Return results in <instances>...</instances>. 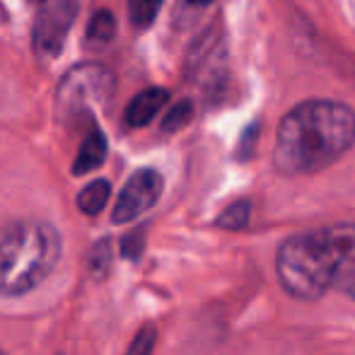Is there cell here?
<instances>
[{"instance_id": "cell-5", "label": "cell", "mask_w": 355, "mask_h": 355, "mask_svg": "<svg viewBox=\"0 0 355 355\" xmlns=\"http://www.w3.org/2000/svg\"><path fill=\"white\" fill-rule=\"evenodd\" d=\"M32 10V44L39 58L61 53L68 39L80 0H27Z\"/></svg>"}, {"instance_id": "cell-14", "label": "cell", "mask_w": 355, "mask_h": 355, "mask_svg": "<svg viewBox=\"0 0 355 355\" xmlns=\"http://www.w3.org/2000/svg\"><path fill=\"white\" fill-rule=\"evenodd\" d=\"M155 341H157V331H155L153 327H143L141 331L136 334L133 343L128 346L126 355H150L155 348Z\"/></svg>"}, {"instance_id": "cell-18", "label": "cell", "mask_w": 355, "mask_h": 355, "mask_svg": "<svg viewBox=\"0 0 355 355\" xmlns=\"http://www.w3.org/2000/svg\"><path fill=\"white\" fill-rule=\"evenodd\" d=\"M5 19H8V12H5V8H3V5H0V24H3Z\"/></svg>"}, {"instance_id": "cell-12", "label": "cell", "mask_w": 355, "mask_h": 355, "mask_svg": "<svg viewBox=\"0 0 355 355\" xmlns=\"http://www.w3.org/2000/svg\"><path fill=\"white\" fill-rule=\"evenodd\" d=\"M191 116H193V104L189 102V99H182V102L174 104V107L167 112V116L162 119V131L164 133L182 131V128L191 121Z\"/></svg>"}, {"instance_id": "cell-6", "label": "cell", "mask_w": 355, "mask_h": 355, "mask_svg": "<svg viewBox=\"0 0 355 355\" xmlns=\"http://www.w3.org/2000/svg\"><path fill=\"white\" fill-rule=\"evenodd\" d=\"M159 193H162V177L155 169H138L126 187L119 193V201L114 206L112 220L114 223H131V220L141 218L150 208L157 203Z\"/></svg>"}, {"instance_id": "cell-17", "label": "cell", "mask_w": 355, "mask_h": 355, "mask_svg": "<svg viewBox=\"0 0 355 355\" xmlns=\"http://www.w3.org/2000/svg\"><path fill=\"white\" fill-rule=\"evenodd\" d=\"M187 3H191V5H208V3H213V0H187Z\"/></svg>"}, {"instance_id": "cell-1", "label": "cell", "mask_w": 355, "mask_h": 355, "mask_svg": "<svg viewBox=\"0 0 355 355\" xmlns=\"http://www.w3.org/2000/svg\"><path fill=\"white\" fill-rule=\"evenodd\" d=\"M276 271L288 295L297 300H319L329 290L355 300V220L285 239Z\"/></svg>"}, {"instance_id": "cell-2", "label": "cell", "mask_w": 355, "mask_h": 355, "mask_svg": "<svg viewBox=\"0 0 355 355\" xmlns=\"http://www.w3.org/2000/svg\"><path fill=\"white\" fill-rule=\"evenodd\" d=\"M353 143V109L329 99H309L288 112L278 126L273 164L290 177L314 174L346 155Z\"/></svg>"}, {"instance_id": "cell-13", "label": "cell", "mask_w": 355, "mask_h": 355, "mask_svg": "<svg viewBox=\"0 0 355 355\" xmlns=\"http://www.w3.org/2000/svg\"><path fill=\"white\" fill-rule=\"evenodd\" d=\"M249 213H252V206L249 201H237L227 208L223 215L218 218V227L225 230H242L244 225L249 223Z\"/></svg>"}, {"instance_id": "cell-19", "label": "cell", "mask_w": 355, "mask_h": 355, "mask_svg": "<svg viewBox=\"0 0 355 355\" xmlns=\"http://www.w3.org/2000/svg\"><path fill=\"white\" fill-rule=\"evenodd\" d=\"M0 355H5V353H3V351H0Z\"/></svg>"}, {"instance_id": "cell-4", "label": "cell", "mask_w": 355, "mask_h": 355, "mask_svg": "<svg viewBox=\"0 0 355 355\" xmlns=\"http://www.w3.org/2000/svg\"><path fill=\"white\" fill-rule=\"evenodd\" d=\"M112 71L99 63H83L71 68L56 89V107L61 116H78L89 107H102L114 92Z\"/></svg>"}, {"instance_id": "cell-7", "label": "cell", "mask_w": 355, "mask_h": 355, "mask_svg": "<svg viewBox=\"0 0 355 355\" xmlns=\"http://www.w3.org/2000/svg\"><path fill=\"white\" fill-rule=\"evenodd\" d=\"M169 102V92L162 87H150L138 92L136 97L128 102L126 107V123L133 128L148 126L155 116L164 109V104Z\"/></svg>"}, {"instance_id": "cell-15", "label": "cell", "mask_w": 355, "mask_h": 355, "mask_svg": "<svg viewBox=\"0 0 355 355\" xmlns=\"http://www.w3.org/2000/svg\"><path fill=\"white\" fill-rule=\"evenodd\" d=\"M143 244H145V237H143V230H136V232H131L126 239H123L121 244V252L126 259H138L143 252Z\"/></svg>"}, {"instance_id": "cell-8", "label": "cell", "mask_w": 355, "mask_h": 355, "mask_svg": "<svg viewBox=\"0 0 355 355\" xmlns=\"http://www.w3.org/2000/svg\"><path fill=\"white\" fill-rule=\"evenodd\" d=\"M107 157V138L99 128H92L87 133V138L80 145V153L75 157V164H73V174H87L92 169H97L99 164L104 162Z\"/></svg>"}, {"instance_id": "cell-16", "label": "cell", "mask_w": 355, "mask_h": 355, "mask_svg": "<svg viewBox=\"0 0 355 355\" xmlns=\"http://www.w3.org/2000/svg\"><path fill=\"white\" fill-rule=\"evenodd\" d=\"M109 242L104 239L102 244H99L97 249H94V254H92V266H94V271L97 273H107V268H109Z\"/></svg>"}, {"instance_id": "cell-11", "label": "cell", "mask_w": 355, "mask_h": 355, "mask_svg": "<svg viewBox=\"0 0 355 355\" xmlns=\"http://www.w3.org/2000/svg\"><path fill=\"white\" fill-rule=\"evenodd\" d=\"M159 8H162V0H128V15H131L133 27H150L157 17Z\"/></svg>"}, {"instance_id": "cell-9", "label": "cell", "mask_w": 355, "mask_h": 355, "mask_svg": "<svg viewBox=\"0 0 355 355\" xmlns=\"http://www.w3.org/2000/svg\"><path fill=\"white\" fill-rule=\"evenodd\" d=\"M109 196H112V184H109L107 179H97V182L87 184V187L78 193V208L85 215H97L104 211Z\"/></svg>"}, {"instance_id": "cell-10", "label": "cell", "mask_w": 355, "mask_h": 355, "mask_svg": "<svg viewBox=\"0 0 355 355\" xmlns=\"http://www.w3.org/2000/svg\"><path fill=\"white\" fill-rule=\"evenodd\" d=\"M114 37H116V17H114L109 10H99V12H94L92 19H89V24H87V34H85V39H87L89 46H94V49L107 46Z\"/></svg>"}, {"instance_id": "cell-3", "label": "cell", "mask_w": 355, "mask_h": 355, "mask_svg": "<svg viewBox=\"0 0 355 355\" xmlns=\"http://www.w3.org/2000/svg\"><path fill=\"white\" fill-rule=\"evenodd\" d=\"M61 234L42 220L0 223V297L34 290L61 259Z\"/></svg>"}]
</instances>
